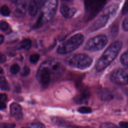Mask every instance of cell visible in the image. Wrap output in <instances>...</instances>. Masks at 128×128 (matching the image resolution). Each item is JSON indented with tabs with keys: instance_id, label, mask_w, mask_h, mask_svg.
Here are the masks:
<instances>
[{
	"instance_id": "6da1fadb",
	"label": "cell",
	"mask_w": 128,
	"mask_h": 128,
	"mask_svg": "<svg viewBox=\"0 0 128 128\" xmlns=\"http://www.w3.org/2000/svg\"><path fill=\"white\" fill-rule=\"evenodd\" d=\"M64 64L60 60H51L44 62L40 69L38 79L41 84L48 86L52 78H58L65 71Z\"/></svg>"
},
{
	"instance_id": "7a4b0ae2",
	"label": "cell",
	"mask_w": 128,
	"mask_h": 128,
	"mask_svg": "<svg viewBox=\"0 0 128 128\" xmlns=\"http://www.w3.org/2000/svg\"><path fill=\"white\" fill-rule=\"evenodd\" d=\"M121 41L116 40L113 42L104 52L95 65V69L100 72L106 68L116 58L119 53L122 46Z\"/></svg>"
},
{
	"instance_id": "3957f363",
	"label": "cell",
	"mask_w": 128,
	"mask_h": 128,
	"mask_svg": "<svg viewBox=\"0 0 128 128\" xmlns=\"http://www.w3.org/2000/svg\"><path fill=\"white\" fill-rule=\"evenodd\" d=\"M118 9V6L116 4H112L107 7L96 20L89 28V31L90 32H94L104 27L108 21L115 16Z\"/></svg>"
},
{
	"instance_id": "277c9868",
	"label": "cell",
	"mask_w": 128,
	"mask_h": 128,
	"mask_svg": "<svg viewBox=\"0 0 128 128\" xmlns=\"http://www.w3.org/2000/svg\"><path fill=\"white\" fill-rule=\"evenodd\" d=\"M57 6V0L46 1L42 6L41 12L37 19L34 27L37 28L50 20L56 12Z\"/></svg>"
},
{
	"instance_id": "5b68a950",
	"label": "cell",
	"mask_w": 128,
	"mask_h": 128,
	"mask_svg": "<svg viewBox=\"0 0 128 128\" xmlns=\"http://www.w3.org/2000/svg\"><path fill=\"white\" fill-rule=\"evenodd\" d=\"M84 36L82 34H76L60 44L57 48L59 54H66L76 50L83 42Z\"/></svg>"
},
{
	"instance_id": "8992f818",
	"label": "cell",
	"mask_w": 128,
	"mask_h": 128,
	"mask_svg": "<svg viewBox=\"0 0 128 128\" xmlns=\"http://www.w3.org/2000/svg\"><path fill=\"white\" fill-rule=\"evenodd\" d=\"M66 64L74 68L84 70L90 66L92 62L91 57L84 54H76L66 58Z\"/></svg>"
},
{
	"instance_id": "52a82bcc",
	"label": "cell",
	"mask_w": 128,
	"mask_h": 128,
	"mask_svg": "<svg viewBox=\"0 0 128 128\" xmlns=\"http://www.w3.org/2000/svg\"><path fill=\"white\" fill-rule=\"evenodd\" d=\"M106 0H85L84 20L88 22L94 18L104 7Z\"/></svg>"
},
{
	"instance_id": "ba28073f",
	"label": "cell",
	"mask_w": 128,
	"mask_h": 128,
	"mask_svg": "<svg viewBox=\"0 0 128 128\" xmlns=\"http://www.w3.org/2000/svg\"><path fill=\"white\" fill-rule=\"evenodd\" d=\"M108 43V38L104 34L96 36L89 39L84 48V50L91 52H96L102 49Z\"/></svg>"
},
{
	"instance_id": "9c48e42d",
	"label": "cell",
	"mask_w": 128,
	"mask_h": 128,
	"mask_svg": "<svg viewBox=\"0 0 128 128\" xmlns=\"http://www.w3.org/2000/svg\"><path fill=\"white\" fill-rule=\"evenodd\" d=\"M110 79L112 82L118 85L128 84V68H120L114 70Z\"/></svg>"
},
{
	"instance_id": "30bf717a",
	"label": "cell",
	"mask_w": 128,
	"mask_h": 128,
	"mask_svg": "<svg viewBox=\"0 0 128 128\" xmlns=\"http://www.w3.org/2000/svg\"><path fill=\"white\" fill-rule=\"evenodd\" d=\"M78 88H80V93L74 98L75 102L78 104H84L87 102L90 96L89 91L87 88H84V86L81 85V84L78 86Z\"/></svg>"
},
{
	"instance_id": "8fae6325",
	"label": "cell",
	"mask_w": 128,
	"mask_h": 128,
	"mask_svg": "<svg viewBox=\"0 0 128 128\" xmlns=\"http://www.w3.org/2000/svg\"><path fill=\"white\" fill-rule=\"evenodd\" d=\"M11 116L16 120H20L22 118V112L21 106L16 102L12 103L10 106Z\"/></svg>"
},
{
	"instance_id": "7c38bea8",
	"label": "cell",
	"mask_w": 128,
	"mask_h": 128,
	"mask_svg": "<svg viewBox=\"0 0 128 128\" xmlns=\"http://www.w3.org/2000/svg\"><path fill=\"white\" fill-rule=\"evenodd\" d=\"M76 8L71 7L66 3L62 4L60 8V12L66 18L72 17L76 12Z\"/></svg>"
},
{
	"instance_id": "4fadbf2b",
	"label": "cell",
	"mask_w": 128,
	"mask_h": 128,
	"mask_svg": "<svg viewBox=\"0 0 128 128\" xmlns=\"http://www.w3.org/2000/svg\"><path fill=\"white\" fill-rule=\"evenodd\" d=\"M98 97L101 100L109 101L114 98L113 95L106 88L102 89L98 94Z\"/></svg>"
},
{
	"instance_id": "5bb4252c",
	"label": "cell",
	"mask_w": 128,
	"mask_h": 128,
	"mask_svg": "<svg viewBox=\"0 0 128 128\" xmlns=\"http://www.w3.org/2000/svg\"><path fill=\"white\" fill-rule=\"evenodd\" d=\"M28 11L29 14L32 16H34L38 11V6L36 1L32 0L30 2L28 6Z\"/></svg>"
},
{
	"instance_id": "9a60e30c",
	"label": "cell",
	"mask_w": 128,
	"mask_h": 128,
	"mask_svg": "<svg viewBox=\"0 0 128 128\" xmlns=\"http://www.w3.org/2000/svg\"><path fill=\"white\" fill-rule=\"evenodd\" d=\"M32 46V42L30 39L26 38L21 41L17 46V48L18 50H28Z\"/></svg>"
},
{
	"instance_id": "2e32d148",
	"label": "cell",
	"mask_w": 128,
	"mask_h": 128,
	"mask_svg": "<svg viewBox=\"0 0 128 128\" xmlns=\"http://www.w3.org/2000/svg\"><path fill=\"white\" fill-rule=\"evenodd\" d=\"M0 88L3 90H10V86L4 76H0Z\"/></svg>"
},
{
	"instance_id": "e0dca14e",
	"label": "cell",
	"mask_w": 128,
	"mask_h": 128,
	"mask_svg": "<svg viewBox=\"0 0 128 128\" xmlns=\"http://www.w3.org/2000/svg\"><path fill=\"white\" fill-rule=\"evenodd\" d=\"M25 10V6L24 4H21L16 8L14 14L16 16H22L24 14Z\"/></svg>"
},
{
	"instance_id": "ac0fdd59",
	"label": "cell",
	"mask_w": 128,
	"mask_h": 128,
	"mask_svg": "<svg viewBox=\"0 0 128 128\" xmlns=\"http://www.w3.org/2000/svg\"><path fill=\"white\" fill-rule=\"evenodd\" d=\"M120 60L123 65L128 67V50L122 55L120 58Z\"/></svg>"
},
{
	"instance_id": "d6986e66",
	"label": "cell",
	"mask_w": 128,
	"mask_h": 128,
	"mask_svg": "<svg viewBox=\"0 0 128 128\" xmlns=\"http://www.w3.org/2000/svg\"><path fill=\"white\" fill-rule=\"evenodd\" d=\"M28 128H45L44 125L40 122L29 123L27 124Z\"/></svg>"
},
{
	"instance_id": "ffe728a7",
	"label": "cell",
	"mask_w": 128,
	"mask_h": 128,
	"mask_svg": "<svg viewBox=\"0 0 128 128\" xmlns=\"http://www.w3.org/2000/svg\"><path fill=\"white\" fill-rule=\"evenodd\" d=\"M0 13L2 16H7L10 14V10L7 6L4 5L0 8Z\"/></svg>"
},
{
	"instance_id": "44dd1931",
	"label": "cell",
	"mask_w": 128,
	"mask_h": 128,
	"mask_svg": "<svg viewBox=\"0 0 128 128\" xmlns=\"http://www.w3.org/2000/svg\"><path fill=\"white\" fill-rule=\"evenodd\" d=\"M78 111L81 114H89L92 112V110L88 106H82L78 108Z\"/></svg>"
},
{
	"instance_id": "7402d4cb",
	"label": "cell",
	"mask_w": 128,
	"mask_h": 128,
	"mask_svg": "<svg viewBox=\"0 0 128 128\" xmlns=\"http://www.w3.org/2000/svg\"><path fill=\"white\" fill-rule=\"evenodd\" d=\"M100 128H118L117 126L112 122H106L102 123L100 126Z\"/></svg>"
},
{
	"instance_id": "603a6c76",
	"label": "cell",
	"mask_w": 128,
	"mask_h": 128,
	"mask_svg": "<svg viewBox=\"0 0 128 128\" xmlns=\"http://www.w3.org/2000/svg\"><path fill=\"white\" fill-rule=\"evenodd\" d=\"M20 66L18 64H14L12 65L10 68V71L12 74H16L20 70Z\"/></svg>"
},
{
	"instance_id": "cb8c5ba5",
	"label": "cell",
	"mask_w": 128,
	"mask_h": 128,
	"mask_svg": "<svg viewBox=\"0 0 128 128\" xmlns=\"http://www.w3.org/2000/svg\"><path fill=\"white\" fill-rule=\"evenodd\" d=\"M40 55L38 54H32L30 58V60L32 63L36 64L38 61L40 59Z\"/></svg>"
},
{
	"instance_id": "d4e9b609",
	"label": "cell",
	"mask_w": 128,
	"mask_h": 128,
	"mask_svg": "<svg viewBox=\"0 0 128 128\" xmlns=\"http://www.w3.org/2000/svg\"><path fill=\"white\" fill-rule=\"evenodd\" d=\"M118 28L117 25H114L110 28V34L112 36H115L118 33Z\"/></svg>"
},
{
	"instance_id": "484cf974",
	"label": "cell",
	"mask_w": 128,
	"mask_h": 128,
	"mask_svg": "<svg viewBox=\"0 0 128 128\" xmlns=\"http://www.w3.org/2000/svg\"><path fill=\"white\" fill-rule=\"evenodd\" d=\"M16 124H14L9 123H0V128H14Z\"/></svg>"
},
{
	"instance_id": "4316f807",
	"label": "cell",
	"mask_w": 128,
	"mask_h": 128,
	"mask_svg": "<svg viewBox=\"0 0 128 128\" xmlns=\"http://www.w3.org/2000/svg\"><path fill=\"white\" fill-rule=\"evenodd\" d=\"M30 70L29 68L26 66H25L24 67V68L20 73V74L22 76H26L30 74Z\"/></svg>"
},
{
	"instance_id": "83f0119b",
	"label": "cell",
	"mask_w": 128,
	"mask_h": 128,
	"mask_svg": "<svg viewBox=\"0 0 128 128\" xmlns=\"http://www.w3.org/2000/svg\"><path fill=\"white\" fill-rule=\"evenodd\" d=\"M8 27V22L4 21H2L0 22V29L2 30H6Z\"/></svg>"
},
{
	"instance_id": "f1b7e54d",
	"label": "cell",
	"mask_w": 128,
	"mask_h": 128,
	"mask_svg": "<svg viewBox=\"0 0 128 128\" xmlns=\"http://www.w3.org/2000/svg\"><path fill=\"white\" fill-rule=\"evenodd\" d=\"M122 28L125 31H128V16H126L122 22Z\"/></svg>"
},
{
	"instance_id": "f546056e",
	"label": "cell",
	"mask_w": 128,
	"mask_h": 128,
	"mask_svg": "<svg viewBox=\"0 0 128 128\" xmlns=\"http://www.w3.org/2000/svg\"><path fill=\"white\" fill-rule=\"evenodd\" d=\"M122 13L124 14L128 13V0H126L124 3L122 8Z\"/></svg>"
},
{
	"instance_id": "4dcf8cb0",
	"label": "cell",
	"mask_w": 128,
	"mask_h": 128,
	"mask_svg": "<svg viewBox=\"0 0 128 128\" xmlns=\"http://www.w3.org/2000/svg\"><path fill=\"white\" fill-rule=\"evenodd\" d=\"M8 100L7 95L5 94H0V102H4Z\"/></svg>"
},
{
	"instance_id": "1f68e13d",
	"label": "cell",
	"mask_w": 128,
	"mask_h": 128,
	"mask_svg": "<svg viewBox=\"0 0 128 128\" xmlns=\"http://www.w3.org/2000/svg\"><path fill=\"white\" fill-rule=\"evenodd\" d=\"M119 125L122 128H128V122H120Z\"/></svg>"
},
{
	"instance_id": "d6a6232c",
	"label": "cell",
	"mask_w": 128,
	"mask_h": 128,
	"mask_svg": "<svg viewBox=\"0 0 128 128\" xmlns=\"http://www.w3.org/2000/svg\"><path fill=\"white\" fill-rule=\"evenodd\" d=\"M6 56L4 54H0V64H4L6 62Z\"/></svg>"
},
{
	"instance_id": "836d02e7",
	"label": "cell",
	"mask_w": 128,
	"mask_h": 128,
	"mask_svg": "<svg viewBox=\"0 0 128 128\" xmlns=\"http://www.w3.org/2000/svg\"><path fill=\"white\" fill-rule=\"evenodd\" d=\"M6 106L4 102H0V110H4L6 108Z\"/></svg>"
},
{
	"instance_id": "e575fe53",
	"label": "cell",
	"mask_w": 128,
	"mask_h": 128,
	"mask_svg": "<svg viewBox=\"0 0 128 128\" xmlns=\"http://www.w3.org/2000/svg\"><path fill=\"white\" fill-rule=\"evenodd\" d=\"M68 128H93L90 126H70Z\"/></svg>"
},
{
	"instance_id": "d590c367",
	"label": "cell",
	"mask_w": 128,
	"mask_h": 128,
	"mask_svg": "<svg viewBox=\"0 0 128 128\" xmlns=\"http://www.w3.org/2000/svg\"><path fill=\"white\" fill-rule=\"evenodd\" d=\"M18 84H14V89L16 90V91H18V90L20 91V86H18Z\"/></svg>"
},
{
	"instance_id": "8d00e7d4",
	"label": "cell",
	"mask_w": 128,
	"mask_h": 128,
	"mask_svg": "<svg viewBox=\"0 0 128 128\" xmlns=\"http://www.w3.org/2000/svg\"><path fill=\"white\" fill-rule=\"evenodd\" d=\"M4 40V36L3 35L0 34V44H1Z\"/></svg>"
},
{
	"instance_id": "74e56055",
	"label": "cell",
	"mask_w": 128,
	"mask_h": 128,
	"mask_svg": "<svg viewBox=\"0 0 128 128\" xmlns=\"http://www.w3.org/2000/svg\"><path fill=\"white\" fill-rule=\"evenodd\" d=\"M3 72V69L2 68V67L0 66V74H2Z\"/></svg>"
},
{
	"instance_id": "f35d334b",
	"label": "cell",
	"mask_w": 128,
	"mask_h": 128,
	"mask_svg": "<svg viewBox=\"0 0 128 128\" xmlns=\"http://www.w3.org/2000/svg\"><path fill=\"white\" fill-rule=\"evenodd\" d=\"M127 43H128V42H127Z\"/></svg>"
},
{
	"instance_id": "ab89813d",
	"label": "cell",
	"mask_w": 128,
	"mask_h": 128,
	"mask_svg": "<svg viewBox=\"0 0 128 128\" xmlns=\"http://www.w3.org/2000/svg\"></svg>"
},
{
	"instance_id": "60d3db41",
	"label": "cell",
	"mask_w": 128,
	"mask_h": 128,
	"mask_svg": "<svg viewBox=\"0 0 128 128\" xmlns=\"http://www.w3.org/2000/svg\"></svg>"
}]
</instances>
